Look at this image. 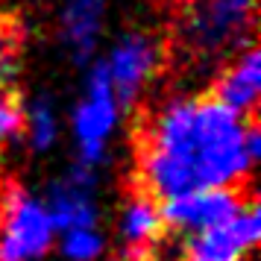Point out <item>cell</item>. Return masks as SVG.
<instances>
[{"instance_id": "6da1fadb", "label": "cell", "mask_w": 261, "mask_h": 261, "mask_svg": "<svg viewBox=\"0 0 261 261\" xmlns=\"http://www.w3.org/2000/svg\"><path fill=\"white\" fill-rule=\"evenodd\" d=\"M258 150V129L244 115L214 97H173L155 109L141 135V188L162 202L194 191H232L252 173Z\"/></svg>"}, {"instance_id": "7a4b0ae2", "label": "cell", "mask_w": 261, "mask_h": 261, "mask_svg": "<svg viewBox=\"0 0 261 261\" xmlns=\"http://www.w3.org/2000/svg\"><path fill=\"white\" fill-rule=\"evenodd\" d=\"M255 0H191L179 21L182 50L194 62H229L252 47Z\"/></svg>"}, {"instance_id": "3957f363", "label": "cell", "mask_w": 261, "mask_h": 261, "mask_svg": "<svg viewBox=\"0 0 261 261\" xmlns=\"http://www.w3.org/2000/svg\"><path fill=\"white\" fill-rule=\"evenodd\" d=\"M120 103L112 85H109L103 68L97 65L88 85H85V94L80 97V103L73 109V138H76V165L97 170V167L106 162L109 153V141L118 129L120 120Z\"/></svg>"}, {"instance_id": "277c9868", "label": "cell", "mask_w": 261, "mask_h": 261, "mask_svg": "<svg viewBox=\"0 0 261 261\" xmlns=\"http://www.w3.org/2000/svg\"><path fill=\"white\" fill-rule=\"evenodd\" d=\"M56 226L47 205L30 191L15 188L6 197L0 220V261H41L53 247Z\"/></svg>"}, {"instance_id": "5b68a950", "label": "cell", "mask_w": 261, "mask_h": 261, "mask_svg": "<svg viewBox=\"0 0 261 261\" xmlns=\"http://www.w3.org/2000/svg\"><path fill=\"white\" fill-rule=\"evenodd\" d=\"M159 65H162L159 41L144 36V33H129V36H123L115 47L109 50L106 62L100 68L106 73V80L112 85L115 97H118L120 109H126L144 94V88L155 76Z\"/></svg>"}, {"instance_id": "8992f818", "label": "cell", "mask_w": 261, "mask_h": 261, "mask_svg": "<svg viewBox=\"0 0 261 261\" xmlns=\"http://www.w3.org/2000/svg\"><path fill=\"white\" fill-rule=\"evenodd\" d=\"M261 235V214L252 200H244L232 217L188 241L185 261H244Z\"/></svg>"}, {"instance_id": "52a82bcc", "label": "cell", "mask_w": 261, "mask_h": 261, "mask_svg": "<svg viewBox=\"0 0 261 261\" xmlns=\"http://www.w3.org/2000/svg\"><path fill=\"white\" fill-rule=\"evenodd\" d=\"M241 202L235 197V191L229 188H214V191H194V194H182V197H173V200H165L159 205L162 212V223L173 232H182V235H200L212 226L223 223L226 217L241 208Z\"/></svg>"}, {"instance_id": "ba28073f", "label": "cell", "mask_w": 261, "mask_h": 261, "mask_svg": "<svg viewBox=\"0 0 261 261\" xmlns=\"http://www.w3.org/2000/svg\"><path fill=\"white\" fill-rule=\"evenodd\" d=\"M94 170L73 165L65 176H59L47 191V214L56 232L80 229L97 223V202H94Z\"/></svg>"}, {"instance_id": "9c48e42d", "label": "cell", "mask_w": 261, "mask_h": 261, "mask_svg": "<svg viewBox=\"0 0 261 261\" xmlns=\"http://www.w3.org/2000/svg\"><path fill=\"white\" fill-rule=\"evenodd\" d=\"M258 91H261V56L255 47H247L226 62L212 97L217 103H223L226 109H232L235 115L247 118L258 103Z\"/></svg>"}, {"instance_id": "30bf717a", "label": "cell", "mask_w": 261, "mask_h": 261, "mask_svg": "<svg viewBox=\"0 0 261 261\" xmlns=\"http://www.w3.org/2000/svg\"><path fill=\"white\" fill-rule=\"evenodd\" d=\"M106 6L109 0H65L62 6V41L80 65L91 59V53L97 50V41L106 24Z\"/></svg>"}, {"instance_id": "8fae6325", "label": "cell", "mask_w": 261, "mask_h": 261, "mask_svg": "<svg viewBox=\"0 0 261 261\" xmlns=\"http://www.w3.org/2000/svg\"><path fill=\"white\" fill-rule=\"evenodd\" d=\"M162 212H159V202L147 194H138L126 202V208L120 214V238L126 249L132 252H144L147 247H153V241H159L162 235Z\"/></svg>"}, {"instance_id": "7c38bea8", "label": "cell", "mask_w": 261, "mask_h": 261, "mask_svg": "<svg viewBox=\"0 0 261 261\" xmlns=\"http://www.w3.org/2000/svg\"><path fill=\"white\" fill-rule=\"evenodd\" d=\"M21 132H27V141L36 153H47L50 147L59 141V112H56V106L47 94L30 100V106L24 109Z\"/></svg>"}, {"instance_id": "4fadbf2b", "label": "cell", "mask_w": 261, "mask_h": 261, "mask_svg": "<svg viewBox=\"0 0 261 261\" xmlns=\"http://www.w3.org/2000/svg\"><path fill=\"white\" fill-rule=\"evenodd\" d=\"M59 252L65 261H100L106 255V238L97 226H80L62 232Z\"/></svg>"}, {"instance_id": "5bb4252c", "label": "cell", "mask_w": 261, "mask_h": 261, "mask_svg": "<svg viewBox=\"0 0 261 261\" xmlns=\"http://www.w3.org/2000/svg\"><path fill=\"white\" fill-rule=\"evenodd\" d=\"M21 126H24V106L6 85H0V155L21 135Z\"/></svg>"}, {"instance_id": "9a60e30c", "label": "cell", "mask_w": 261, "mask_h": 261, "mask_svg": "<svg viewBox=\"0 0 261 261\" xmlns=\"http://www.w3.org/2000/svg\"><path fill=\"white\" fill-rule=\"evenodd\" d=\"M18 71V47L15 38L0 27V85H6Z\"/></svg>"}]
</instances>
